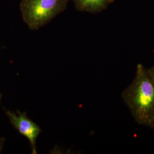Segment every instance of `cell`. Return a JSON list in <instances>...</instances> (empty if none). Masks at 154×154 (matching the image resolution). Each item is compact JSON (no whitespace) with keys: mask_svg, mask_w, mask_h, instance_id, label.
<instances>
[{"mask_svg":"<svg viewBox=\"0 0 154 154\" xmlns=\"http://www.w3.org/2000/svg\"><path fill=\"white\" fill-rule=\"evenodd\" d=\"M121 96L136 123L149 127L154 122V76L149 69L138 63L132 82Z\"/></svg>","mask_w":154,"mask_h":154,"instance_id":"1","label":"cell"},{"mask_svg":"<svg viewBox=\"0 0 154 154\" xmlns=\"http://www.w3.org/2000/svg\"><path fill=\"white\" fill-rule=\"evenodd\" d=\"M70 0H22V18L31 30H37L65 10Z\"/></svg>","mask_w":154,"mask_h":154,"instance_id":"2","label":"cell"},{"mask_svg":"<svg viewBox=\"0 0 154 154\" xmlns=\"http://www.w3.org/2000/svg\"><path fill=\"white\" fill-rule=\"evenodd\" d=\"M6 114L12 126L20 134L29 140L32 149V153L37 154L36 140L41 132L40 127L28 118L26 112H21L17 110L16 114L13 111H7Z\"/></svg>","mask_w":154,"mask_h":154,"instance_id":"3","label":"cell"},{"mask_svg":"<svg viewBox=\"0 0 154 154\" xmlns=\"http://www.w3.org/2000/svg\"><path fill=\"white\" fill-rule=\"evenodd\" d=\"M77 9L91 13L99 12L106 9L114 0H72Z\"/></svg>","mask_w":154,"mask_h":154,"instance_id":"4","label":"cell"},{"mask_svg":"<svg viewBox=\"0 0 154 154\" xmlns=\"http://www.w3.org/2000/svg\"><path fill=\"white\" fill-rule=\"evenodd\" d=\"M4 141H5V139L4 138H0V153L2 151V149H3Z\"/></svg>","mask_w":154,"mask_h":154,"instance_id":"5","label":"cell"},{"mask_svg":"<svg viewBox=\"0 0 154 154\" xmlns=\"http://www.w3.org/2000/svg\"><path fill=\"white\" fill-rule=\"evenodd\" d=\"M149 69V72H151V73L154 76V65L152 66L151 67H150Z\"/></svg>","mask_w":154,"mask_h":154,"instance_id":"6","label":"cell"},{"mask_svg":"<svg viewBox=\"0 0 154 154\" xmlns=\"http://www.w3.org/2000/svg\"><path fill=\"white\" fill-rule=\"evenodd\" d=\"M149 127H150V128H151L152 129L154 130V122L152 123V125L149 126Z\"/></svg>","mask_w":154,"mask_h":154,"instance_id":"7","label":"cell"}]
</instances>
